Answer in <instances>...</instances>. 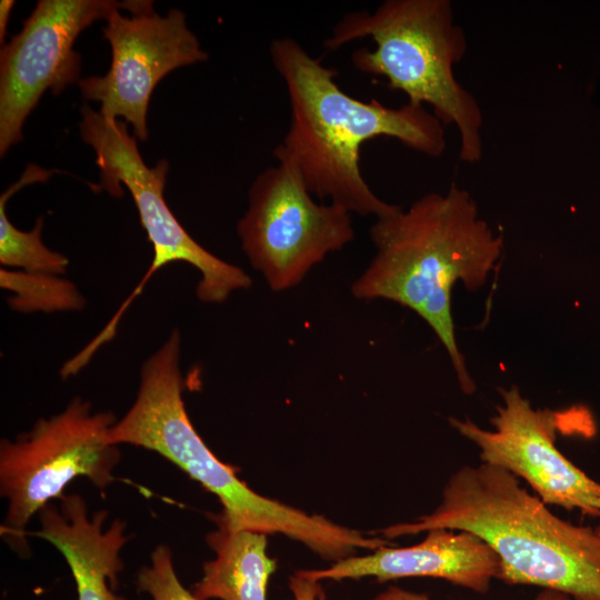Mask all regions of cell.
<instances>
[{
  "instance_id": "obj_1",
  "label": "cell",
  "mask_w": 600,
  "mask_h": 600,
  "mask_svg": "<svg viewBox=\"0 0 600 600\" xmlns=\"http://www.w3.org/2000/svg\"><path fill=\"white\" fill-rule=\"evenodd\" d=\"M272 64L287 88L290 123L274 148L277 162L290 168L311 194L350 213L376 219L401 207L380 199L364 180L360 151L366 141L387 137L438 158L447 148L443 123L424 106L399 108L358 100L340 89L334 69L312 57L293 38L273 39Z\"/></svg>"
},
{
  "instance_id": "obj_2",
  "label": "cell",
  "mask_w": 600,
  "mask_h": 600,
  "mask_svg": "<svg viewBox=\"0 0 600 600\" xmlns=\"http://www.w3.org/2000/svg\"><path fill=\"white\" fill-rule=\"evenodd\" d=\"M369 234L376 252L352 282V296L393 301L416 312L446 348L461 390L471 394L476 384L457 344L452 290L457 282L469 291L486 284L501 257L502 234L456 184L377 219Z\"/></svg>"
},
{
  "instance_id": "obj_3",
  "label": "cell",
  "mask_w": 600,
  "mask_h": 600,
  "mask_svg": "<svg viewBox=\"0 0 600 600\" xmlns=\"http://www.w3.org/2000/svg\"><path fill=\"white\" fill-rule=\"evenodd\" d=\"M547 506L514 474L481 462L450 477L432 512L380 532L393 539L440 528L464 530L496 552L503 582L559 591L572 600H600V536Z\"/></svg>"
},
{
  "instance_id": "obj_4",
  "label": "cell",
  "mask_w": 600,
  "mask_h": 600,
  "mask_svg": "<svg viewBox=\"0 0 600 600\" xmlns=\"http://www.w3.org/2000/svg\"><path fill=\"white\" fill-rule=\"evenodd\" d=\"M180 341L174 329L143 362L137 397L124 416L108 429V442L149 449L179 467L219 499L222 512L217 521L229 530L281 533L334 562L351 557L357 549H376V537L257 493L237 476L234 468L213 454L184 407Z\"/></svg>"
},
{
  "instance_id": "obj_5",
  "label": "cell",
  "mask_w": 600,
  "mask_h": 600,
  "mask_svg": "<svg viewBox=\"0 0 600 600\" xmlns=\"http://www.w3.org/2000/svg\"><path fill=\"white\" fill-rule=\"evenodd\" d=\"M370 38L374 48L351 54L353 67L382 77L408 102L429 106L443 126L459 132V158L476 163L482 157L483 116L476 97L453 72L467 50L463 29L456 22L449 0H386L373 11L342 16L324 40L334 51Z\"/></svg>"
},
{
  "instance_id": "obj_6",
  "label": "cell",
  "mask_w": 600,
  "mask_h": 600,
  "mask_svg": "<svg viewBox=\"0 0 600 600\" xmlns=\"http://www.w3.org/2000/svg\"><path fill=\"white\" fill-rule=\"evenodd\" d=\"M117 421L112 412H93L90 402L74 397L63 411L36 421L14 440L0 443V493L8 501L1 534L18 551L28 550L26 527L32 516L63 496L77 477L104 490L120 461L117 446L107 440Z\"/></svg>"
},
{
  "instance_id": "obj_7",
  "label": "cell",
  "mask_w": 600,
  "mask_h": 600,
  "mask_svg": "<svg viewBox=\"0 0 600 600\" xmlns=\"http://www.w3.org/2000/svg\"><path fill=\"white\" fill-rule=\"evenodd\" d=\"M80 134L96 152L100 181L92 186L113 197L123 194L121 183L130 191L140 222L153 248V259L144 277L108 323L116 329L122 313L142 291L150 277L176 261L193 266L200 273L196 293L204 303H221L237 290H247L251 277L199 244L179 223L168 207L163 190L169 171L167 160L149 168L142 160L137 138L128 133L127 122L108 119L88 104L81 108Z\"/></svg>"
},
{
  "instance_id": "obj_8",
  "label": "cell",
  "mask_w": 600,
  "mask_h": 600,
  "mask_svg": "<svg viewBox=\"0 0 600 600\" xmlns=\"http://www.w3.org/2000/svg\"><path fill=\"white\" fill-rule=\"evenodd\" d=\"M237 223L241 248L272 291L298 286L329 253L354 239L351 213L318 203L300 178L277 163L260 172Z\"/></svg>"
},
{
  "instance_id": "obj_9",
  "label": "cell",
  "mask_w": 600,
  "mask_h": 600,
  "mask_svg": "<svg viewBox=\"0 0 600 600\" xmlns=\"http://www.w3.org/2000/svg\"><path fill=\"white\" fill-rule=\"evenodd\" d=\"M499 392L502 402L490 418L492 430L468 418L450 417L451 427L478 447L482 463L523 479L546 504L600 517V483L556 446L558 431L579 409L533 408L517 386Z\"/></svg>"
},
{
  "instance_id": "obj_10",
  "label": "cell",
  "mask_w": 600,
  "mask_h": 600,
  "mask_svg": "<svg viewBox=\"0 0 600 600\" xmlns=\"http://www.w3.org/2000/svg\"><path fill=\"white\" fill-rule=\"evenodd\" d=\"M127 11L131 17L114 11L102 29L112 53L108 72L78 84L86 100L100 103L103 117H122L134 137L144 141L149 101L158 82L172 70L208 60V53L188 29L182 11L171 9L162 17L148 0H129Z\"/></svg>"
},
{
  "instance_id": "obj_11",
  "label": "cell",
  "mask_w": 600,
  "mask_h": 600,
  "mask_svg": "<svg viewBox=\"0 0 600 600\" xmlns=\"http://www.w3.org/2000/svg\"><path fill=\"white\" fill-rule=\"evenodd\" d=\"M129 1L40 0L22 29L0 51V154L22 140V128L42 94H60L79 82L78 36L108 20Z\"/></svg>"
},
{
  "instance_id": "obj_12",
  "label": "cell",
  "mask_w": 600,
  "mask_h": 600,
  "mask_svg": "<svg viewBox=\"0 0 600 600\" xmlns=\"http://www.w3.org/2000/svg\"><path fill=\"white\" fill-rule=\"evenodd\" d=\"M310 579L343 580L373 577L378 581L436 578L477 593H487L499 579L500 561L479 537L464 530L432 529L418 544L373 550L348 557L326 569L299 570Z\"/></svg>"
},
{
  "instance_id": "obj_13",
  "label": "cell",
  "mask_w": 600,
  "mask_h": 600,
  "mask_svg": "<svg viewBox=\"0 0 600 600\" xmlns=\"http://www.w3.org/2000/svg\"><path fill=\"white\" fill-rule=\"evenodd\" d=\"M37 514L39 530L29 533L50 542L63 556L73 576L78 600H126L113 588L123 569L120 552L130 540L127 523L113 520L108 527L106 510L89 513L79 494H63Z\"/></svg>"
},
{
  "instance_id": "obj_14",
  "label": "cell",
  "mask_w": 600,
  "mask_h": 600,
  "mask_svg": "<svg viewBox=\"0 0 600 600\" xmlns=\"http://www.w3.org/2000/svg\"><path fill=\"white\" fill-rule=\"evenodd\" d=\"M207 542L216 557L203 564L202 577L193 586L198 600H267L268 582L277 568L267 553V534L218 524Z\"/></svg>"
},
{
  "instance_id": "obj_15",
  "label": "cell",
  "mask_w": 600,
  "mask_h": 600,
  "mask_svg": "<svg viewBox=\"0 0 600 600\" xmlns=\"http://www.w3.org/2000/svg\"><path fill=\"white\" fill-rule=\"evenodd\" d=\"M51 171L36 164H29L21 178L10 186L0 198V263L4 267L21 268L31 273L60 276L67 271L69 260L63 254L52 251L41 239L43 218L37 219L31 231H21L9 220L6 204L9 198L29 183L43 182Z\"/></svg>"
},
{
  "instance_id": "obj_16",
  "label": "cell",
  "mask_w": 600,
  "mask_h": 600,
  "mask_svg": "<svg viewBox=\"0 0 600 600\" xmlns=\"http://www.w3.org/2000/svg\"><path fill=\"white\" fill-rule=\"evenodd\" d=\"M0 283L12 292L8 302L18 311L79 310L86 303L76 286L59 276L1 269Z\"/></svg>"
},
{
  "instance_id": "obj_17",
  "label": "cell",
  "mask_w": 600,
  "mask_h": 600,
  "mask_svg": "<svg viewBox=\"0 0 600 600\" xmlns=\"http://www.w3.org/2000/svg\"><path fill=\"white\" fill-rule=\"evenodd\" d=\"M137 589L152 600H198L180 582L166 544H159L151 553L150 564L142 567L137 576Z\"/></svg>"
},
{
  "instance_id": "obj_18",
  "label": "cell",
  "mask_w": 600,
  "mask_h": 600,
  "mask_svg": "<svg viewBox=\"0 0 600 600\" xmlns=\"http://www.w3.org/2000/svg\"><path fill=\"white\" fill-rule=\"evenodd\" d=\"M371 600H432L427 594L390 586ZM533 600H572L569 596L549 589H542Z\"/></svg>"
},
{
  "instance_id": "obj_19",
  "label": "cell",
  "mask_w": 600,
  "mask_h": 600,
  "mask_svg": "<svg viewBox=\"0 0 600 600\" xmlns=\"http://www.w3.org/2000/svg\"><path fill=\"white\" fill-rule=\"evenodd\" d=\"M289 589L294 600H324L320 581L310 579L299 571L289 578Z\"/></svg>"
},
{
  "instance_id": "obj_20",
  "label": "cell",
  "mask_w": 600,
  "mask_h": 600,
  "mask_svg": "<svg viewBox=\"0 0 600 600\" xmlns=\"http://www.w3.org/2000/svg\"><path fill=\"white\" fill-rule=\"evenodd\" d=\"M14 6L12 0H1L0 2V42L3 43L7 36V26L11 10Z\"/></svg>"
},
{
  "instance_id": "obj_21",
  "label": "cell",
  "mask_w": 600,
  "mask_h": 600,
  "mask_svg": "<svg viewBox=\"0 0 600 600\" xmlns=\"http://www.w3.org/2000/svg\"><path fill=\"white\" fill-rule=\"evenodd\" d=\"M599 509H600V503H599ZM597 533L600 536V521L599 523L594 527Z\"/></svg>"
}]
</instances>
